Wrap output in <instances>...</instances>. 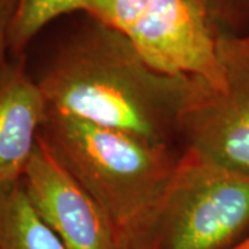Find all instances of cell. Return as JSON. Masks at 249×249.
<instances>
[{"label": "cell", "mask_w": 249, "mask_h": 249, "mask_svg": "<svg viewBox=\"0 0 249 249\" xmlns=\"http://www.w3.org/2000/svg\"><path fill=\"white\" fill-rule=\"evenodd\" d=\"M46 111L25 57L10 58L0 73V196L21 186Z\"/></svg>", "instance_id": "obj_7"}, {"label": "cell", "mask_w": 249, "mask_h": 249, "mask_svg": "<svg viewBox=\"0 0 249 249\" xmlns=\"http://www.w3.org/2000/svg\"><path fill=\"white\" fill-rule=\"evenodd\" d=\"M213 14L216 24L237 14L249 11V0H205Z\"/></svg>", "instance_id": "obj_11"}, {"label": "cell", "mask_w": 249, "mask_h": 249, "mask_svg": "<svg viewBox=\"0 0 249 249\" xmlns=\"http://www.w3.org/2000/svg\"><path fill=\"white\" fill-rule=\"evenodd\" d=\"M21 186L67 249H121L104 209L39 136Z\"/></svg>", "instance_id": "obj_6"}, {"label": "cell", "mask_w": 249, "mask_h": 249, "mask_svg": "<svg viewBox=\"0 0 249 249\" xmlns=\"http://www.w3.org/2000/svg\"><path fill=\"white\" fill-rule=\"evenodd\" d=\"M31 75L49 108L168 145L178 136L193 85L191 76L155 70L121 34L91 18Z\"/></svg>", "instance_id": "obj_1"}, {"label": "cell", "mask_w": 249, "mask_h": 249, "mask_svg": "<svg viewBox=\"0 0 249 249\" xmlns=\"http://www.w3.org/2000/svg\"><path fill=\"white\" fill-rule=\"evenodd\" d=\"M217 54L224 86L193 78L178 136L186 148L249 175V34L220 32Z\"/></svg>", "instance_id": "obj_5"}, {"label": "cell", "mask_w": 249, "mask_h": 249, "mask_svg": "<svg viewBox=\"0 0 249 249\" xmlns=\"http://www.w3.org/2000/svg\"><path fill=\"white\" fill-rule=\"evenodd\" d=\"M80 11L121 34L155 70L223 89L220 31L205 0H82Z\"/></svg>", "instance_id": "obj_4"}, {"label": "cell", "mask_w": 249, "mask_h": 249, "mask_svg": "<svg viewBox=\"0 0 249 249\" xmlns=\"http://www.w3.org/2000/svg\"><path fill=\"white\" fill-rule=\"evenodd\" d=\"M248 227V173L184 148L137 249H229Z\"/></svg>", "instance_id": "obj_3"}, {"label": "cell", "mask_w": 249, "mask_h": 249, "mask_svg": "<svg viewBox=\"0 0 249 249\" xmlns=\"http://www.w3.org/2000/svg\"><path fill=\"white\" fill-rule=\"evenodd\" d=\"M0 249H67L36 213L22 186L0 196Z\"/></svg>", "instance_id": "obj_8"}, {"label": "cell", "mask_w": 249, "mask_h": 249, "mask_svg": "<svg viewBox=\"0 0 249 249\" xmlns=\"http://www.w3.org/2000/svg\"><path fill=\"white\" fill-rule=\"evenodd\" d=\"M229 249H249V235L245 237V238H242V240H240L237 244H234L231 248Z\"/></svg>", "instance_id": "obj_12"}, {"label": "cell", "mask_w": 249, "mask_h": 249, "mask_svg": "<svg viewBox=\"0 0 249 249\" xmlns=\"http://www.w3.org/2000/svg\"><path fill=\"white\" fill-rule=\"evenodd\" d=\"M39 136L104 209L121 249L139 248L180 155L49 107Z\"/></svg>", "instance_id": "obj_2"}, {"label": "cell", "mask_w": 249, "mask_h": 249, "mask_svg": "<svg viewBox=\"0 0 249 249\" xmlns=\"http://www.w3.org/2000/svg\"><path fill=\"white\" fill-rule=\"evenodd\" d=\"M17 0H0V73L10 60L9 35Z\"/></svg>", "instance_id": "obj_10"}, {"label": "cell", "mask_w": 249, "mask_h": 249, "mask_svg": "<svg viewBox=\"0 0 249 249\" xmlns=\"http://www.w3.org/2000/svg\"><path fill=\"white\" fill-rule=\"evenodd\" d=\"M80 4L82 0H17L10 27V58L24 55L52 22L80 11Z\"/></svg>", "instance_id": "obj_9"}]
</instances>
